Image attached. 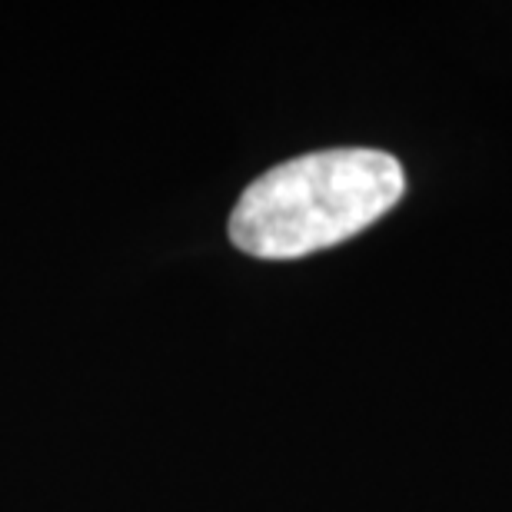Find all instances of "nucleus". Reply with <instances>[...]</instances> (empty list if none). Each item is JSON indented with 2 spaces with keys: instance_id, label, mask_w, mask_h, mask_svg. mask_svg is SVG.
<instances>
[{
  "instance_id": "1",
  "label": "nucleus",
  "mask_w": 512,
  "mask_h": 512,
  "mask_svg": "<svg viewBox=\"0 0 512 512\" xmlns=\"http://www.w3.org/2000/svg\"><path fill=\"white\" fill-rule=\"evenodd\" d=\"M406 173L393 153L336 147L260 173L230 213L233 247L256 260H300L340 247L403 200Z\"/></svg>"
}]
</instances>
